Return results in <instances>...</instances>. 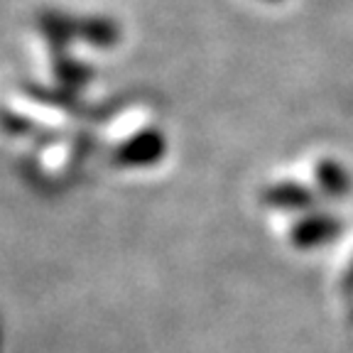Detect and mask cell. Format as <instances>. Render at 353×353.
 <instances>
[{
  "mask_svg": "<svg viewBox=\"0 0 353 353\" xmlns=\"http://www.w3.org/2000/svg\"><path fill=\"white\" fill-rule=\"evenodd\" d=\"M343 233V221L336 214L326 211H309L302 219L294 221L290 228V243L299 250H312L339 241Z\"/></svg>",
  "mask_w": 353,
  "mask_h": 353,
  "instance_id": "6da1fadb",
  "label": "cell"
},
{
  "mask_svg": "<svg viewBox=\"0 0 353 353\" xmlns=\"http://www.w3.org/2000/svg\"><path fill=\"white\" fill-rule=\"evenodd\" d=\"M351 324H353V309H351Z\"/></svg>",
  "mask_w": 353,
  "mask_h": 353,
  "instance_id": "52a82bcc",
  "label": "cell"
},
{
  "mask_svg": "<svg viewBox=\"0 0 353 353\" xmlns=\"http://www.w3.org/2000/svg\"><path fill=\"white\" fill-rule=\"evenodd\" d=\"M165 152V138L162 132L157 130H148L140 132L138 138L130 140L125 148V160L130 165H152L157 162Z\"/></svg>",
  "mask_w": 353,
  "mask_h": 353,
  "instance_id": "277c9868",
  "label": "cell"
},
{
  "mask_svg": "<svg viewBox=\"0 0 353 353\" xmlns=\"http://www.w3.org/2000/svg\"><path fill=\"white\" fill-rule=\"evenodd\" d=\"M341 292H343V297H348V299H353V260L348 263V268H346V272H343V277H341Z\"/></svg>",
  "mask_w": 353,
  "mask_h": 353,
  "instance_id": "5b68a950",
  "label": "cell"
},
{
  "mask_svg": "<svg viewBox=\"0 0 353 353\" xmlns=\"http://www.w3.org/2000/svg\"><path fill=\"white\" fill-rule=\"evenodd\" d=\"M314 179H316V192L326 199H343L353 189L351 172L339 160H331V157L319 160V165L314 170Z\"/></svg>",
  "mask_w": 353,
  "mask_h": 353,
  "instance_id": "3957f363",
  "label": "cell"
},
{
  "mask_svg": "<svg viewBox=\"0 0 353 353\" xmlns=\"http://www.w3.org/2000/svg\"><path fill=\"white\" fill-rule=\"evenodd\" d=\"M260 201L268 209L277 211H290V214H309L316 211V201H319V192L309 189L302 182H275L260 192Z\"/></svg>",
  "mask_w": 353,
  "mask_h": 353,
  "instance_id": "7a4b0ae2",
  "label": "cell"
},
{
  "mask_svg": "<svg viewBox=\"0 0 353 353\" xmlns=\"http://www.w3.org/2000/svg\"><path fill=\"white\" fill-rule=\"evenodd\" d=\"M265 3H282V0H265Z\"/></svg>",
  "mask_w": 353,
  "mask_h": 353,
  "instance_id": "8992f818",
  "label": "cell"
}]
</instances>
